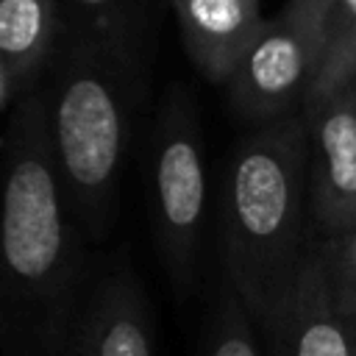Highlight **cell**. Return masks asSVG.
I'll return each instance as SVG.
<instances>
[{"instance_id":"cell-4","label":"cell","mask_w":356,"mask_h":356,"mask_svg":"<svg viewBox=\"0 0 356 356\" xmlns=\"http://www.w3.org/2000/svg\"><path fill=\"white\" fill-rule=\"evenodd\" d=\"M153 231L164 273L178 298L195 284L206 217V147L197 106L184 86L161 97L150 131Z\"/></svg>"},{"instance_id":"cell-5","label":"cell","mask_w":356,"mask_h":356,"mask_svg":"<svg viewBox=\"0 0 356 356\" xmlns=\"http://www.w3.org/2000/svg\"><path fill=\"white\" fill-rule=\"evenodd\" d=\"M325 61L323 0H286L225 81L231 108L250 122L300 114Z\"/></svg>"},{"instance_id":"cell-9","label":"cell","mask_w":356,"mask_h":356,"mask_svg":"<svg viewBox=\"0 0 356 356\" xmlns=\"http://www.w3.org/2000/svg\"><path fill=\"white\" fill-rule=\"evenodd\" d=\"M264 337L267 356H350L345 320L334 306L317 242L289 303Z\"/></svg>"},{"instance_id":"cell-12","label":"cell","mask_w":356,"mask_h":356,"mask_svg":"<svg viewBox=\"0 0 356 356\" xmlns=\"http://www.w3.org/2000/svg\"><path fill=\"white\" fill-rule=\"evenodd\" d=\"M323 25L325 61L306 103L356 81V0H323Z\"/></svg>"},{"instance_id":"cell-1","label":"cell","mask_w":356,"mask_h":356,"mask_svg":"<svg viewBox=\"0 0 356 356\" xmlns=\"http://www.w3.org/2000/svg\"><path fill=\"white\" fill-rule=\"evenodd\" d=\"M309 131L303 114L245 134L222 170L220 250L225 281L267 331L289 303L314 248Z\"/></svg>"},{"instance_id":"cell-3","label":"cell","mask_w":356,"mask_h":356,"mask_svg":"<svg viewBox=\"0 0 356 356\" xmlns=\"http://www.w3.org/2000/svg\"><path fill=\"white\" fill-rule=\"evenodd\" d=\"M50 67L53 139L70 209L86 236L103 239L117 217L131 111L145 78L70 36H58Z\"/></svg>"},{"instance_id":"cell-13","label":"cell","mask_w":356,"mask_h":356,"mask_svg":"<svg viewBox=\"0 0 356 356\" xmlns=\"http://www.w3.org/2000/svg\"><path fill=\"white\" fill-rule=\"evenodd\" d=\"M203 356H267L259 342V325L228 281L217 292L206 328Z\"/></svg>"},{"instance_id":"cell-7","label":"cell","mask_w":356,"mask_h":356,"mask_svg":"<svg viewBox=\"0 0 356 356\" xmlns=\"http://www.w3.org/2000/svg\"><path fill=\"white\" fill-rule=\"evenodd\" d=\"M75 356H156L139 275L114 264L86 286Z\"/></svg>"},{"instance_id":"cell-11","label":"cell","mask_w":356,"mask_h":356,"mask_svg":"<svg viewBox=\"0 0 356 356\" xmlns=\"http://www.w3.org/2000/svg\"><path fill=\"white\" fill-rule=\"evenodd\" d=\"M61 36L89 42L145 78L150 53L147 0H58Z\"/></svg>"},{"instance_id":"cell-2","label":"cell","mask_w":356,"mask_h":356,"mask_svg":"<svg viewBox=\"0 0 356 356\" xmlns=\"http://www.w3.org/2000/svg\"><path fill=\"white\" fill-rule=\"evenodd\" d=\"M0 248V356H75L89 275L61 192L39 184L11 192Z\"/></svg>"},{"instance_id":"cell-15","label":"cell","mask_w":356,"mask_h":356,"mask_svg":"<svg viewBox=\"0 0 356 356\" xmlns=\"http://www.w3.org/2000/svg\"><path fill=\"white\" fill-rule=\"evenodd\" d=\"M342 320H345V331H348V342H350V356H356V312L342 314Z\"/></svg>"},{"instance_id":"cell-10","label":"cell","mask_w":356,"mask_h":356,"mask_svg":"<svg viewBox=\"0 0 356 356\" xmlns=\"http://www.w3.org/2000/svg\"><path fill=\"white\" fill-rule=\"evenodd\" d=\"M61 36L58 0H0V108L39 89Z\"/></svg>"},{"instance_id":"cell-8","label":"cell","mask_w":356,"mask_h":356,"mask_svg":"<svg viewBox=\"0 0 356 356\" xmlns=\"http://www.w3.org/2000/svg\"><path fill=\"white\" fill-rule=\"evenodd\" d=\"M184 47L200 75L222 83L236 70L245 50L259 36L264 17L259 0H167Z\"/></svg>"},{"instance_id":"cell-14","label":"cell","mask_w":356,"mask_h":356,"mask_svg":"<svg viewBox=\"0 0 356 356\" xmlns=\"http://www.w3.org/2000/svg\"><path fill=\"white\" fill-rule=\"evenodd\" d=\"M328 289L334 298V306L339 314L356 312V228H348L342 234L317 239Z\"/></svg>"},{"instance_id":"cell-6","label":"cell","mask_w":356,"mask_h":356,"mask_svg":"<svg viewBox=\"0 0 356 356\" xmlns=\"http://www.w3.org/2000/svg\"><path fill=\"white\" fill-rule=\"evenodd\" d=\"M309 131V203L320 239L356 228V81L300 108Z\"/></svg>"}]
</instances>
